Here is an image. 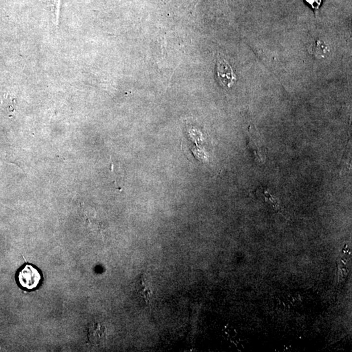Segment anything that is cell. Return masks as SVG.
Returning <instances> with one entry per match:
<instances>
[{
	"label": "cell",
	"instance_id": "cell-1",
	"mask_svg": "<svg viewBox=\"0 0 352 352\" xmlns=\"http://www.w3.org/2000/svg\"><path fill=\"white\" fill-rule=\"evenodd\" d=\"M42 280L41 272L33 264H24L16 272L15 280L17 285L24 291L36 290Z\"/></svg>",
	"mask_w": 352,
	"mask_h": 352
},
{
	"label": "cell",
	"instance_id": "cell-2",
	"mask_svg": "<svg viewBox=\"0 0 352 352\" xmlns=\"http://www.w3.org/2000/svg\"><path fill=\"white\" fill-rule=\"evenodd\" d=\"M217 76L223 86L231 87L236 80V77L231 65L225 60H219L217 64Z\"/></svg>",
	"mask_w": 352,
	"mask_h": 352
},
{
	"label": "cell",
	"instance_id": "cell-3",
	"mask_svg": "<svg viewBox=\"0 0 352 352\" xmlns=\"http://www.w3.org/2000/svg\"><path fill=\"white\" fill-rule=\"evenodd\" d=\"M249 147L254 154L256 161L261 164L265 162L268 150L266 149L263 140L260 138L258 134L255 133L250 134Z\"/></svg>",
	"mask_w": 352,
	"mask_h": 352
},
{
	"label": "cell",
	"instance_id": "cell-4",
	"mask_svg": "<svg viewBox=\"0 0 352 352\" xmlns=\"http://www.w3.org/2000/svg\"><path fill=\"white\" fill-rule=\"evenodd\" d=\"M88 338L93 345L103 343L106 339L105 327L99 323L91 324L88 328Z\"/></svg>",
	"mask_w": 352,
	"mask_h": 352
},
{
	"label": "cell",
	"instance_id": "cell-5",
	"mask_svg": "<svg viewBox=\"0 0 352 352\" xmlns=\"http://www.w3.org/2000/svg\"><path fill=\"white\" fill-rule=\"evenodd\" d=\"M136 290H137L138 296L141 298L146 303L151 302L153 292L150 282L148 281L147 278L144 276H140L136 284Z\"/></svg>",
	"mask_w": 352,
	"mask_h": 352
},
{
	"label": "cell",
	"instance_id": "cell-6",
	"mask_svg": "<svg viewBox=\"0 0 352 352\" xmlns=\"http://www.w3.org/2000/svg\"><path fill=\"white\" fill-rule=\"evenodd\" d=\"M256 195H262L264 196V198L266 199V201H270L272 203L274 208L276 210H279L280 209L279 203H278V199L275 198L274 196H273L272 194H271L270 191H268L267 188L264 187H258L256 191Z\"/></svg>",
	"mask_w": 352,
	"mask_h": 352
},
{
	"label": "cell",
	"instance_id": "cell-7",
	"mask_svg": "<svg viewBox=\"0 0 352 352\" xmlns=\"http://www.w3.org/2000/svg\"><path fill=\"white\" fill-rule=\"evenodd\" d=\"M314 51L315 54H316V56H320L321 58L324 57V55L326 54V52H327V50L326 47H325V44L320 41L317 42V43L315 44Z\"/></svg>",
	"mask_w": 352,
	"mask_h": 352
},
{
	"label": "cell",
	"instance_id": "cell-8",
	"mask_svg": "<svg viewBox=\"0 0 352 352\" xmlns=\"http://www.w3.org/2000/svg\"><path fill=\"white\" fill-rule=\"evenodd\" d=\"M306 1L315 9H318L321 3V0H306Z\"/></svg>",
	"mask_w": 352,
	"mask_h": 352
}]
</instances>
